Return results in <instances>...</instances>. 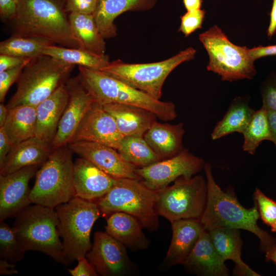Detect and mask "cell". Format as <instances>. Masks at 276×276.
<instances>
[{"mask_svg": "<svg viewBox=\"0 0 276 276\" xmlns=\"http://www.w3.org/2000/svg\"><path fill=\"white\" fill-rule=\"evenodd\" d=\"M207 183V199L200 220L205 230L229 227L246 230L260 240V247L265 253L276 246V240L261 228L257 221L260 215L256 203L251 208L243 206L234 194L224 191L214 178L211 165L205 163L203 168Z\"/></svg>", "mask_w": 276, "mask_h": 276, "instance_id": "6da1fadb", "label": "cell"}, {"mask_svg": "<svg viewBox=\"0 0 276 276\" xmlns=\"http://www.w3.org/2000/svg\"><path fill=\"white\" fill-rule=\"evenodd\" d=\"M9 22L13 35L38 37L60 46L80 48L63 0H19L16 15Z\"/></svg>", "mask_w": 276, "mask_h": 276, "instance_id": "7a4b0ae2", "label": "cell"}, {"mask_svg": "<svg viewBox=\"0 0 276 276\" xmlns=\"http://www.w3.org/2000/svg\"><path fill=\"white\" fill-rule=\"evenodd\" d=\"M77 76L95 102L104 105L119 103L140 107L166 121L177 116L172 102L155 99L128 83L104 72L79 66Z\"/></svg>", "mask_w": 276, "mask_h": 276, "instance_id": "3957f363", "label": "cell"}, {"mask_svg": "<svg viewBox=\"0 0 276 276\" xmlns=\"http://www.w3.org/2000/svg\"><path fill=\"white\" fill-rule=\"evenodd\" d=\"M74 66L44 54L32 59L18 78L16 90L7 108L20 105L36 107L66 82Z\"/></svg>", "mask_w": 276, "mask_h": 276, "instance_id": "277c9868", "label": "cell"}, {"mask_svg": "<svg viewBox=\"0 0 276 276\" xmlns=\"http://www.w3.org/2000/svg\"><path fill=\"white\" fill-rule=\"evenodd\" d=\"M14 217L12 227L26 251H40L57 262L69 264L59 239L58 217L55 209L34 204Z\"/></svg>", "mask_w": 276, "mask_h": 276, "instance_id": "5b68a950", "label": "cell"}, {"mask_svg": "<svg viewBox=\"0 0 276 276\" xmlns=\"http://www.w3.org/2000/svg\"><path fill=\"white\" fill-rule=\"evenodd\" d=\"M72 152L66 146L52 150L35 175L32 203L55 209L74 197Z\"/></svg>", "mask_w": 276, "mask_h": 276, "instance_id": "8992f818", "label": "cell"}, {"mask_svg": "<svg viewBox=\"0 0 276 276\" xmlns=\"http://www.w3.org/2000/svg\"><path fill=\"white\" fill-rule=\"evenodd\" d=\"M58 217V231L62 239L68 263L85 257L90 249V233L101 213L97 204L74 197L55 208Z\"/></svg>", "mask_w": 276, "mask_h": 276, "instance_id": "52a82bcc", "label": "cell"}, {"mask_svg": "<svg viewBox=\"0 0 276 276\" xmlns=\"http://www.w3.org/2000/svg\"><path fill=\"white\" fill-rule=\"evenodd\" d=\"M157 191L147 187L141 180L117 178L111 189L96 201L101 213L124 212L136 217L144 228L154 232L159 227L155 204Z\"/></svg>", "mask_w": 276, "mask_h": 276, "instance_id": "ba28073f", "label": "cell"}, {"mask_svg": "<svg viewBox=\"0 0 276 276\" xmlns=\"http://www.w3.org/2000/svg\"><path fill=\"white\" fill-rule=\"evenodd\" d=\"M199 39L209 55L207 70L223 81L252 79L257 74L248 48L234 44L217 25L200 34Z\"/></svg>", "mask_w": 276, "mask_h": 276, "instance_id": "9c48e42d", "label": "cell"}, {"mask_svg": "<svg viewBox=\"0 0 276 276\" xmlns=\"http://www.w3.org/2000/svg\"><path fill=\"white\" fill-rule=\"evenodd\" d=\"M196 50L189 47L163 61L146 63H127L114 60L100 71L117 78L159 100L164 83L178 65L194 59Z\"/></svg>", "mask_w": 276, "mask_h": 276, "instance_id": "30bf717a", "label": "cell"}, {"mask_svg": "<svg viewBox=\"0 0 276 276\" xmlns=\"http://www.w3.org/2000/svg\"><path fill=\"white\" fill-rule=\"evenodd\" d=\"M207 199L206 180L199 175L181 176L174 183L157 191L155 210L170 222L180 219H199Z\"/></svg>", "mask_w": 276, "mask_h": 276, "instance_id": "8fae6325", "label": "cell"}, {"mask_svg": "<svg viewBox=\"0 0 276 276\" xmlns=\"http://www.w3.org/2000/svg\"><path fill=\"white\" fill-rule=\"evenodd\" d=\"M204 160L185 149L171 157L160 160L150 165L137 168L140 180L148 188L162 190L181 176L191 177L204 168Z\"/></svg>", "mask_w": 276, "mask_h": 276, "instance_id": "7c38bea8", "label": "cell"}, {"mask_svg": "<svg viewBox=\"0 0 276 276\" xmlns=\"http://www.w3.org/2000/svg\"><path fill=\"white\" fill-rule=\"evenodd\" d=\"M126 248L106 232H96L91 247L85 257L98 274L123 275L128 273L132 267Z\"/></svg>", "mask_w": 276, "mask_h": 276, "instance_id": "4fadbf2b", "label": "cell"}, {"mask_svg": "<svg viewBox=\"0 0 276 276\" xmlns=\"http://www.w3.org/2000/svg\"><path fill=\"white\" fill-rule=\"evenodd\" d=\"M68 100L60 121L54 138L50 144L53 150L68 145L86 112L95 101L78 76L66 82Z\"/></svg>", "mask_w": 276, "mask_h": 276, "instance_id": "5bb4252c", "label": "cell"}, {"mask_svg": "<svg viewBox=\"0 0 276 276\" xmlns=\"http://www.w3.org/2000/svg\"><path fill=\"white\" fill-rule=\"evenodd\" d=\"M39 166H31L6 175H0V222L14 217L29 206L30 180Z\"/></svg>", "mask_w": 276, "mask_h": 276, "instance_id": "9a60e30c", "label": "cell"}, {"mask_svg": "<svg viewBox=\"0 0 276 276\" xmlns=\"http://www.w3.org/2000/svg\"><path fill=\"white\" fill-rule=\"evenodd\" d=\"M124 136L113 118L102 105L94 101L81 122L72 141H88L119 147Z\"/></svg>", "mask_w": 276, "mask_h": 276, "instance_id": "2e32d148", "label": "cell"}, {"mask_svg": "<svg viewBox=\"0 0 276 276\" xmlns=\"http://www.w3.org/2000/svg\"><path fill=\"white\" fill-rule=\"evenodd\" d=\"M67 146L72 152L88 160L116 178L140 179L136 173L137 168L126 161L118 150L112 147L83 141L71 142Z\"/></svg>", "mask_w": 276, "mask_h": 276, "instance_id": "e0dca14e", "label": "cell"}, {"mask_svg": "<svg viewBox=\"0 0 276 276\" xmlns=\"http://www.w3.org/2000/svg\"><path fill=\"white\" fill-rule=\"evenodd\" d=\"M116 178L80 157L74 163V197L96 202L114 185Z\"/></svg>", "mask_w": 276, "mask_h": 276, "instance_id": "ac0fdd59", "label": "cell"}, {"mask_svg": "<svg viewBox=\"0 0 276 276\" xmlns=\"http://www.w3.org/2000/svg\"><path fill=\"white\" fill-rule=\"evenodd\" d=\"M182 265L198 275L227 276L229 270L218 253L209 231H203Z\"/></svg>", "mask_w": 276, "mask_h": 276, "instance_id": "d6986e66", "label": "cell"}, {"mask_svg": "<svg viewBox=\"0 0 276 276\" xmlns=\"http://www.w3.org/2000/svg\"><path fill=\"white\" fill-rule=\"evenodd\" d=\"M68 97L65 83L60 85L51 95L36 106L35 136L50 145L67 105Z\"/></svg>", "mask_w": 276, "mask_h": 276, "instance_id": "ffe728a7", "label": "cell"}, {"mask_svg": "<svg viewBox=\"0 0 276 276\" xmlns=\"http://www.w3.org/2000/svg\"><path fill=\"white\" fill-rule=\"evenodd\" d=\"M170 222L172 236L164 263L167 266L182 265L205 229L199 219H180Z\"/></svg>", "mask_w": 276, "mask_h": 276, "instance_id": "44dd1931", "label": "cell"}, {"mask_svg": "<svg viewBox=\"0 0 276 276\" xmlns=\"http://www.w3.org/2000/svg\"><path fill=\"white\" fill-rule=\"evenodd\" d=\"M52 150L50 144L36 136L14 145L0 168V175H6L26 167L42 165Z\"/></svg>", "mask_w": 276, "mask_h": 276, "instance_id": "7402d4cb", "label": "cell"}, {"mask_svg": "<svg viewBox=\"0 0 276 276\" xmlns=\"http://www.w3.org/2000/svg\"><path fill=\"white\" fill-rule=\"evenodd\" d=\"M157 0H98L94 16L104 39L117 35L114 21L126 11H142L152 9Z\"/></svg>", "mask_w": 276, "mask_h": 276, "instance_id": "603a6c76", "label": "cell"}, {"mask_svg": "<svg viewBox=\"0 0 276 276\" xmlns=\"http://www.w3.org/2000/svg\"><path fill=\"white\" fill-rule=\"evenodd\" d=\"M102 105L113 118L124 136H143L157 118L151 111L135 106L119 103Z\"/></svg>", "mask_w": 276, "mask_h": 276, "instance_id": "cb8c5ba5", "label": "cell"}, {"mask_svg": "<svg viewBox=\"0 0 276 276\" xmlns=\"http://www.w3.org/2000/svg\"><path fill=\"white\" fill-rule=\"evenodd\" d=\"M105 232L133 251L145 250L149 241L145 235L141 222L134 216L121 212L109 214Z\"/></svg>", "mask_w": 276, "mask_h": 276, "instance_id": "d4e9b609", "label": "cell"}, {"mask_svg": "<svg viewBox=\"0 0 276 276\" xmlns=\"http://www.w3.org/2000/svg\"><path fill=\"white\" fill-rule=\"evenodd\" d=\"M185 132L182 123L170 124L156 121L143 137L162 160L174 156L185 149L182 144Z\"/></svg>", "mask_w": 276, "mask_h": 276, "instance_id": "484cf974", "label": "cell"}, {"mask_svg": "<svg viewBox=\"0 0 276 276\" xmlns=\"http://www.w3.org/2000/svg\"><path fill=\"white\" fill-rule=\"evenodd\" d=\"M212 241L221 258L235 264L234 273L237 275L259 276L241 258L242 240L239 229L218 227L209 231Z\"/></svg>", "mask_w": 276, "mask_h": 276, "instance_id": "4316f807", "label": "cell"}, {"mask_svg": "<svg viewBox=\"0 0 276 276\" xmlns=\"http://www.w3.org/2000/svg\"><path fill=\"white\" fill-rule=\"evenodd\" d=\"M72 32L81 49L99 54H105L106 45L94 14L68 13Z\"/></svg>", "mask_w": 276, "mask_h": 276, "instance_id": "83f0119b", "label": "cell"}, {"mask_svg": "<svg viewBox=\"0 0 276 276\" xmlns=\"http://www.w3.org/2000/svg\"><path fill=\"white\" fill-rule=\"evenodd\" d=\"M249 102L248 98L245 97L233 100L223 118L214 127L211 133L213 140L234 132L243 133L255 111Z\"/></svg>", "mask_w": 276, "mask_h": 276, "instance_id": "f1b7e54d", "label": "cell"}, {"mask_svg": "<svg viewBox=\"0 0 276 276\" xmlns=\"http://www.w3.org/2000/svg\"><path fill=\"white\" fill-rule=\"evenodd\" d=\"M3 127L12 145L35 136L36 107L20 105L9 109Z\"/></svg>", "mask_w": 276, "mask_h": 276, "instance_id": "f546056e", "label": "cell"}, {"mask_svg": "<svg viewBox=\"0 0 276 276\" xmlns=\"http://www.w3.org/2000/svg\"><path fill=\"white\" fill-rule=\"evenodd\" d=\"M43 54L67 63L95 70L100 71L110 62L107 55H99L81 48H66L56 44L46 48Z\"/></svg>", "mask_w": 276, "mask_h": 276, "instance_id": "4dcf8cb0", "label": "cell"}, {"mask_svg": "<svg viewBox=\"0 0 276 276\" xmlns=\"http://www.w3.org/2000/svg\"><path fill=\"white\" fill-rule=\"evenodd\" d=\"M54 44L43 38L12 34L1 42L0 54L32 59L43 55L44 49Z\"/></svg>", "mask_w": 276, "mask_h": 276, "instance_id": "1f68e13d", "label": "cell"}, {"mask_svg": "<svg viewBox=\"0 0 276 276\" xmlns=\"http://www.w3.org/2000/svg\"><path fill=\"white\" fill-rule=\"evenodd\" d=\"M117 150L126 161L137 168L161 160L143 136H124Z\"/></svg>", "mask_w": 276, "mask_h": 276, "instance_id": "d6a6232c", "label": "cell"}, {"mask_svg": "<svg viewBox=\"0 0 276 276\" xmlns=\"http://www.w3.org/2000/svg\"><path fill=\"white\" fill-rule=\"evenodd\" d=\"M243 150L254 155L259 146L265 140L272 141L267 110L262 106L255 110L251 119L244 130Z\"/></svg>", "mask_w": 276, "mask_h": 276, "instance_id": "836d02e7", "label": "cell"}, {"mask_svg": "<svg viewBox=\"0 0 276 276\" xmlns=\"http://www.w3.org/2000/svg\"><path fill=\"white\" fill-rule=\"evenodd\" d=\"M0 258L15 263L22 260L26 249L19 241L13 227L0 222Z\"/></svg>", "mask_w": 276, "mask_h": 276, "instance_id": "e575fe53", "label": "cell"}, {"mask_svg": "<svg viewBox=\"0 0 276 276\" xmlns=\"http://www.w3.org/2000/svg\"><path fill=\"white\" fill-rule=\"evenodd\" d=\"M260 217L268 226L276 221V201L267 197L259 188L254 193Z\"/></svg>", "mask_w": 276, "mask_h": 276, "instance_id": "d590c367", "label": "cell"}, {"mask_svg": "<svg viewBox=\"0 0 276 276\" xmlns=\"http://www.w3.org/2000/svg\"><path fill=\"white\" fill-rule=\"evenodd\" d=\"M205 11L203 9L187 11L180 16L181 24L178 31L186 37L189 36L196 30L201 29L204 18Z\"/></svg>", "mask_w": 276, "mask_h": 276, "instance_id": "8d00e7d4", "label": "cell"}, {"mask_svg": "<svg viewBox=\"0 0 276 276\" xmlns=\"http://www.w3.org/2000/svg\"><path fill=\"white\" fill-rule=\"evenodd\" d=\"M262 107L267 110L276 111V75L269 77L261 88Z\"/></svg>", "mask_w": 276, "mask_h": 276, "instance_id": "74e56055", "label": "cell"}, {"mask_svg": "<svg viewBox=\"0 0 276 276\" xmlns=\"http://www.w3.org/2000/svg\"><path fill=\"white\" fill-rule=\"evenodd\" d=\"M27 64L0 72L1 103H4L8 89L13 83L17 81Z\"/></svg>", "mask_w": 276, "mask_h": 276, "instance_id": "f35d334b", "label": "cell"}, {"mask_svg": "<svg viewBox=\"0 0 276 276\" xmlns=\"http://www.w3.org/2000/svg\"><path fill=\"white\" fill-rule=\"evenodd\" d=\"M67 13L94 14L98 0H63Z\"/></svg>", "mask_w": 276, "mask_h": 276, "instance_id": "ab89813d", "label": "cell"}, {"mask_svg": "<svg viewBox=\"0 0 276 276\" xmlns=\"http://www.w3.org/2000/svg\"><path fill=\"white\" fill-rule=\"evenodd\" d=\"M78 264L73 269H68V272L72 276H97L98 273L93 265L86 257L77 260Z\"/></svg>", "mask_w": 276, "mask_h": 276, "instance_id": "60d3db41", "label": "cell"}, {"mask_svg": "<svg viewBox=\"0 0 276 276\" xmlns=\"http://www.w3.org/2000/svg\"><path fill=\"white\" fill-rule=\"evenodd\" d=\"M31 59L0 54V72L28 63Z\"/></svg>", "mask_w": 276, "mask_h": 276, "instance_id": "b9f144b4", "label": "cell"}, {"mask_svg": "<svg viewBox=\"0 0 276 276\" xmlns=\"http://www.w3.org/2000/svg\"><path fill=\"white\" fill-rule=\"evenodd\" d=\"M19 0H0V15L4 20L11 21L15 16Z\"/></svg>", "mask_w": 276, "mask_h": 276, "instance_id": "7bdbcfd3", "label": "cell"}, {"mask_svg": "<svg viewBox=\"0 0 276 276\" xmlns=\"http://www.w3.org/2000/svg\"><path fill=\"white\" fill-rule=\"evenodd\" d=\"M248 52L251 59L255 61L261 57L276 55V44L248 48Z\"/></svg>", "mask_w": 276, "mask_h": 276, "instance_id": "ee69618b", "label": "cell"}, {"mask_svg": "<svg viewBox=\"0 0 276 276\" xmlns=\"http://www.w3.org/2000/svg\"><path fill=\"white\" fill-rule=\"evenodd\" d=\"M12 146L4 128L0 127V168L3 165Z\"/></svg>", "mask_w": 276, "mask_h": 276, "instance_id": "f6af8a7d", "label": "cell"}, {"mask_svg": "<svg viewBox=\"0 0 276 276\" xmlns=\"http://www.w3.org/2000/svg\"><path fill=\"white\" fill-rule=\"evenodd\" d=\"M15 268L14 263L5 259L0 258V274L2 275H12L18 273Z\"/></svg>", "mask_w": 276, "mask_h": 276, "instance_id": "bcb514c9", "label": "cell"}, {"mask_svg": "<svg viewBox=\"0 0 276 276\" xmlns=\"http://www.w3.org/2000/svg\"><path fill=\"white\" fill-rule=\"evenodd\" d=\"M267 116L272 136V141L276 148V111L267 110Z\"/></svg>", "mask_w": 276, "mask_h": 276, "instance_id": "7dc6e473", "label": "cell"}, {"mask_svg": "<svg viewBox=\"0 0 276 276\" xmlns=\"http://www.w3.org/2000/svg\"><path fill=\"white\" fill-rule=\"evenodd\" d=\"M276 31V0H273L272 9L270 13V19L267 30V36L271 37Z\"/></svg>", "mask_w": 276, "mask_h": 276, "instance_id": "c3c4849f", "label": "cell"}, {"mask_svg": "<svg viewBox=\"0 0 276 276\" xmlns=\"http://www.w3.org/2000/svg\"><path fill=\"white\" fill-rule=\"evenodd\" d=\"M202 2V0H183L185 7L187 11L200 9Z\"/></svg>", "mask_w": 276, "mask_h": 276, "instance_id": "681fc988", "label": "cell"}, {"mask_svg": "<svg viewBox=\"0 0 276 276\" xmlns=\"http://www.w3.org/2000/svg\"><path fill=\"white\" fill-rule=\"evenodd\" d=\"M9 109L7 106L1 103L0 104V127L4 126L8 115Z\"/></svg>", "mask_w": 276, "mask_h": 276, "instance_id": "f907efd6", "label": "cell"}, {"mask_svg": "<svg viewBox=\"0 0 276 276\" xmlns=\"http://www.w3.org/2000/svg\"><path fill=\"white\" fill-rule=\"evenodd\" d=\"M266 260L272 261L276 265V246L266 252Z\"/></svg>", "mask_w": 276, "mask_h": 276, "instance_id": "816d5d0a", "label": "cell"}, {"mask_svg": "<svg viewBox=\"0 0 276 276\" xmlns=\"http://www.w3.org/2000/svg\"><path fill=\"white\" fill-rule=\"evenodd\" d=\"M270 227L271 231L276 233V221Z\"/></svg>", "mask_w": 276, "mask_h": 276, "instance_id": "f5cc1de1", "label": "cell"}]
</instances>
